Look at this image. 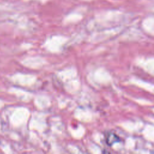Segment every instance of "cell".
Listing matches in <instances>:
<instances>
[{
  "mask_svg": "<svg viewBox=\"0 0 154 154\" xmlns=\"http://www.w3.org/2000/svg\"><path fill=\"white\" fill-rule=\"evenodd\" d=\"M106 143L108 146H112L114 143H116L120 141V138L117 135L113 132H108L105 135Z\"/></svg>",
  "mask_w": 154,
  "mask_h": 154,
  "instance_id": "obj_1",
  "label": "cell"
}]
</instances>
